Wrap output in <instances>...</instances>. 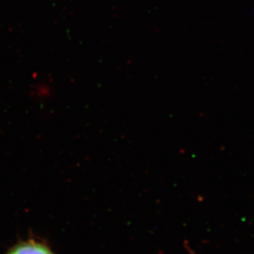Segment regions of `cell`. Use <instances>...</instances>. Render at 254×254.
I'll list each match as a JSON object with an SVG mask.
<instances>
[{
  "instance_id": "cell-1",
  "label": "cell",
  "mask_w": 254,
  "mask_h": 254,
  "mask_svg": "<svg viewBox=\"0 0 254 254\" xmlns=\"http://www.w3.org/2000/svg\"><path fill=\"white\" fill-rule=\"evenodd\" d=\"M7 254H55L47 246L40 243L28 241L12 248Z\"/></svg>"
}]
</instances>
